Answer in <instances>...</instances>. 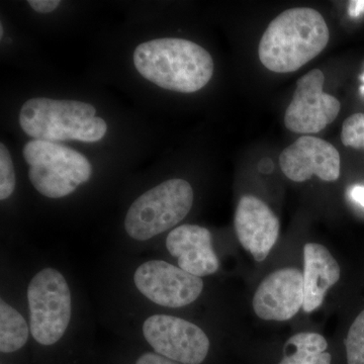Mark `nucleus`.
<instances>
[{
    "label": "nucleus",
    "instance_id": "f03ea898",
    "mask_svg": "<svg viewBox=\"0 0 364 364\" xmlns=\"http://www.w3.org/2000/svg\"><path fill=\"white\" fill-rule=\"evenodd\" d=\"M134 64L144 78L182 93L202 90L214 74V61L207 50L191 41L163 38L143 43L134 52Z\"/></svg>",
    "mask_w": 364,
    "mask_h": 364
},
{
    "label": "nucleus",
    "instance_id": "ddd939ff",
    "mask_svg": "<svg viewBox=\"0 0 364 364\" xmlns=\"http://www.w3.org/2000/svg\"><path fill=\"white\" fill-rule=\"evenodd\" d=\"M165 248L177 267L198 277H210L219 270L220 260L213 246L210 230L184 224L167 234Z\"/></svg>",
    "mask_w": 364,
    "mask_h": 364
},
{
    "label": "nucleus",
    "instance_id": "39448f33",
    "mask_svg": "<svg viewBox=\"0 0 364 364\" xmlns=\"http://www.w3.org/2000/svg\"><path fill=\"white\" fill-rule=\"evenodd\" d=\"M193 198V189L184 179L162 182L132 203L124 218V232L139 243L169 233L189 214Z\"/></svg>",
    "mask_w": 364,
    "mask_h": 364
},
{
    "label": "nucleus",
    "instance_id": "6ab92c4d",
    "mask_svg": "<svg viewBox=\"0 0 364 364\" xmlns=\"http://www.w3.org/2000/svg\"><path fill=\"white\" fill-rule=\"evenodd\" d=\"M341 141L347 147L364 149V114H354L345 119Z\"/></svg>",
    "mask_w": 364,
    "mask_h": 364
},
{
    "label": "nucleus",
    "instance_id": "2eb2a0df",
    "mask_svg": "<svg viewBox=\"0 0 364 364\" xmlns=\"http://www.w3.org/2000/svg\"><path fill=\"white\" fill-rule=\"evenodd\" d=\"M31 337L28 318L9 303L4 296L0 299V351L11 354L21 350Z\"/></svg>",
    "mask_w": 364,
    "mask_h": 364
},
{
    "label": "nucleus",
    "instance_id": "9b49d317",
    "mask_svg": "<svg viewBox=\"0 0 364 364\" xmlns=\"http://www.w3.org/2000/svg\"><path fill=\"white\" fill-rule=\"evenodd\" d=\"M252 305L262 320H291L304 306L303 272L284 267L270 273L256 289Z\"/></svg>",
    "mask_w": 364,
    "mask_h": 364
},
{
    "label": "nucleus",
    "instance_id": "1a4fd4ad",
    "mask_svg": "<svg viewBox=\"0 0 364 364\" xmlns=\"http://www.w3.org/2000/svg\"><path fill=\"white\" fill-rule=\"evenodd\" d=\"M324 83V73L320 69H313L299 79L284 114V124L289 131L318 133L338 117L341 105L336 97L323 91Z\"/></svg>",
    "mask_w": 364,
    "mask_h": 364
},
{
    "label": "nucleus",
    "instance_id": "b1692460",
    "mask_svg": "<svg viewBox=\"0 0 364 364\" xmlns=\"http://www.w3.org/2000/svg\"><path fill=\"white\" fill-rule=\"evenodd\" d=\"M0 37H4V26H0Z\"/></svg>",
    "mask_w": 364,
    "mask_h": 364
},
{
    "label": "nucleus",
    "instance_id": "aec40b11",
    "mask_svg": "<svg viewBox=\"0 0 364 364\" xmlns=\"http://www.w3.org/2000/svg\"><path fill=\"white\" fill-rule=\"evenodd\" d=\"M28 6L40 14H50L60 6L59 0H28Z\"/></svg>",
    "mask_w": 364,
    "mask_h": 364
},
{
    "label": "nucleus",
    "instance_id": "f257e3e1",
    "mask_svg": "<svg viewBox=\"0 0 364 364\" xmlns=\"http://www.w3.org/2000/svg\"><path fill=\"white\" fill-rule=\"evenodd\" d=\"M322 14L309 7L287 9L270 21L258 48L262 65L277 73L299 70L329 43Z\"/></svg>",
    "mask_w": 364,
    "mask_h": 364
},
{
    "label": "nucleus",
    "instance_id": "dca6fc26",
    "mask_svg": "<svg viewBox=\"0 0 364 364\" xmlns=\"http://www.w3.org/2000/svg\"><path fill=\"white\" fill-rule=\"evenodd\" d=\"M328 342L318 333L301 332L287 340L284 358L279 364H331Z\"/></svg>",
    "mask_w": 364,
    "mask_h": 364
},
{
    "label": "nucleus",
    "instance_id": "a211bd4d",
    "mask_svg": "<svg viewBox=\"0 0 364 364\" xmlns=\"http://www.w3.org/2000/svg\"><path fill=\"white\" fill-rule=\"evenodd\" d=\"M16 173L9 151L4 143L0 144V200H9L16 189Z\"/></svg>",
    "mask_w": 364,
    "mask_h": 364
},
{
    "label": "nucleus",
    "instance_id": "0eeeda50",
    "mask_svg": "<svg viewBox=\"0 0 364 364\" xmlns=\"http://www.w3.org/2000/svg\"><path fill=\"white\" fill-rule=\"evenodd\" d=\"M131 284L136 293L148 303L168 310L193 305L205 289L202 277L162 259L139 263L132 272Z\"/></svg>",
    "mask_w": 364,
    "mask_h": 364
},
{
    "label": "nucleus",
    "instance_id": "5701e85b",
    "mask_svg": "<svg viewBox=\"0 0 364 364\" xmlns=\"http://www.w3.org/2000/svg\"><path fill=\"white\" fill-rule=\"evenodd\" d=\"M364 11V1H351L349 4V14L356 18Z\"/></svg>",
    "mask_w": 364,
    "mask_h": 364
},
{
    "label": "nucleus",
    "instance_id": "412c9836",
    "mask_svg": "<svg viewBox=\"0 0 364 364\" xmlns=\"http://www.w3.org/2000/svg\"><path fill=\"white\" fill-rule=\"evenodd\" d=\"M135 364H181L176 361L155 353V352H146L142 355L139 356Z\"/></svg>",
    "mask_w": 364,
    "mask_h": 364
},
{
    "label": "nucleus",
    "instance_id": "9d476101",
    "mask_svg": "<svg viewBox=\"0 0 364 364\" xmlns=\"http://www.w3.org/2000/svg\"><path fill=\"white\" fill-rule=\"evenodd\" d=\"M279 164L291 181L304 182L314 176L330 182L339 178L341 159L331 143L314 136H301L282 151Z\"/></svg>",
    "mask_w": 364,
    "mask_h": 364
},
{
    "label": "nucleus",
    "instance_id": "6e6552de",
    "mask_svg": "<svg viewBox=\"0 0 364 364\" xmlns=\"http://www.w3.org/2000/svg\"><path fill=\"white\" fill-rule=\"evenodd\" d=\"M139 331L155 353L181 364H200L207 359L210 338L200 326L167 313L141 320Z\"/></svg>",
    "mask_w": 364,
    "mask_h": 364
},
{
    "label": "nucleus",
    "instance_id": "7ed1b4c3",
    "mask_svg": "<svg viewBox=\"0 0 364 364\" xmlns=\"http://www.w3.org/2000/svg\"><path fill=\"white\" fill-rule=\"evenodd\" d=\"M95 114V107L86 102L32 98L21 107L20 124L35 140L92 143L102 140L107 131L105 119Z\"/></svg>",
    "mask_w": 364,
    "mask_h": 364
},
{
    "label": "nucleus",
    "instance_id": "4468645a",
    "mask_svg": "<svg viewBox=\"0 0 364 364\" xmlns=\"http://www.w3.org/2000/svg\"><path fill=\"white\" fill-rule=\"evenodd\" d=\"M340 267L325 246L306 243L304 247V306L312 313L322 305L326 294L339 282Z\"/></svg>",
    "mask_w": 364,
    "mask_h": 364
},
{
    "label": "nucleus",
    "instance_id": "4be33fe9",
    "mask_svg": "<svg viewBox=\"0 0 364 364\" xmlns=\"http://www.w3.org/2000/svg\"><path fill=\"white\" fill-rule=\"evenodd\" d=\"M351 198L364 208V186H353L350 191Z\"/></svg>",
    "mask_w": 364,
    "mask_h": 364
},
{
    "label": "nucleus",
    "instance_id": "20e7f679",
    "mask_svg": "<svg viewBox=\"0 0 364 364\" xmlns=\"http://www.w3.org/2000/svg\"><path fill=\"white\" fill-rule=\"evenodd\" d=\"M31 337L43 347L55 346L71 331L74 294L65 273L46 265L33 273L26 289Z\"/></svg>",
    "mask_w": 364,
    "mask_h": 364
},
{
    "label": "nucleus",
    "instance_id": "f3484780",
    "mask_svg": "<svg viewBox=\"0 0 364 364\" xmlns=\"http://www.w3.org/2000/svg\"><path fill=\"white\" fill-rule=\"evenodd\" d=\"M345 347L347 364H364V310L352 323Z\"/></svg>",
    "mask_w": 364,
    "mask_h": 364
},
{
    "label": "nucleus",
    "instance_id": "f8f14e48",
    "mask_svg": "<svg viewBox=\"0 0 364 364\" xmlns=\"http://www.w3.org/2000/svg\"><path fill=\"white\" fill-rule=\"evenodd\" d=\"M235 231L243 248L254 259H267L279 236V218L259 198L245 196L239 200L234 218Z\"/></svg>",
    "mask_w": 364,
    "mask_h": 364
},
{
    "label": "nucleus",
    "instance_id": "423d86ee",
    "mask_svg": "<svg viewBox=\"0 0 364 364\" xmlns=\"http://www.w3.org/2000/svg\"><path fill=\"white\" fill-rule=\"evenodd\" d=\"M23 154L30 166L28 178L45 198H66L92 176L87 158L61 144L30 141L23 147Z\"/></svg>",
    "mask_w": 364,
    "mask_h": 364
}]
</instances>
